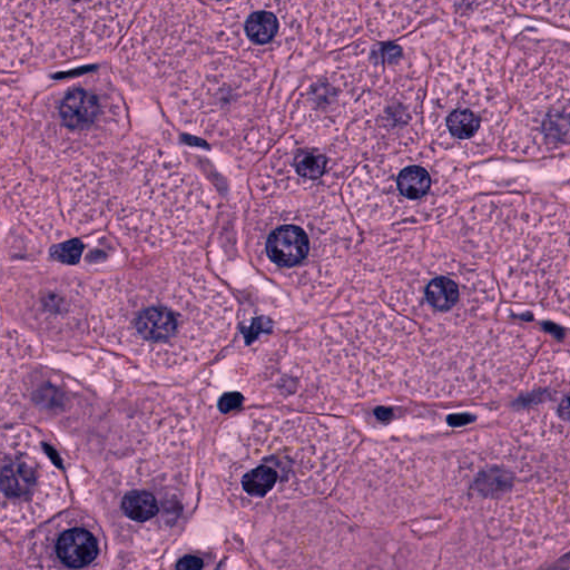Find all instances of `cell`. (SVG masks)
<instances>
[{"label": "cell", "mask_w": 570, "mask_h": 570, "mask_svg": "<svg viewBox=\"0 0 570 570\" xmlns=\"http://www.w3.org/2000/svg\"><path fill=\"white\" fill-rule=\"evenodd\" d=\"M121 278L102 294L105 331L117 345L161 365L183 364L212 348L222 295L199 274Z\"/></svg>", "instance_id": "obj_1"}, {"label": "cell", "mask_w": 570, "mask_h": 570, "mask_svg": "<svg viewBox=\"0 0 570 570\" xmlns=\"http://www.w3.org/2000/svg\"><path fill=\"white\" fill-rule=\"evenodd\" d=\"M145 0H2L1 69L20 71L104 53Z\"/></svg>", "instance_id": "obj_2"}, {"label": "cell", "mask_w": 570, "mask_h": 570, "mask_svg": "<svg viewBox=\"0 0 570 570\" xmlns=\"http://www.w3.org/2000/svg\"><path fill=\"white\" fill-rule=\"evenodd\" d=\"M239 463L247 499L284 501L325 491L347 456L353 435L343 424L307 415H269Z\"/></svg>", "instance_id": "obj_3"}, {"label": "cell", "mask_w": 570, "mask_h": 570, "mask_svg": "<svg viewBox=\"0 0 570 570\" xmlns=\"http://www.w3.org/2000/svg\"><path fill=\"white\" fill-rule=\"evenodd\" d=\"M225 50L222 14L199 0H148L118 48L127 85L164 96L205 56Z\"/></svg>", "instance_id": "obj_4"}, {"label": "cell", "mask_w": 570, "mask_h": 570, "mask_svg": "<svg viewBox=\"0 0 570 570\" xmlns=\"http://www.w3.org/2000/svg\"><path fill=\"white\" fill-rule=\"evenodd\" d=\"M136 214L131 227L145 236L161 240L185 238L198 227L204 216V187L193 174L175 161L148 164L139 173ZM130 222V223H131Z\"/></svg>", "instance_id": "obj_5"}, {"label": "cell", "mask_w": 570, "mask_h": 570, "mask_svg": "<svg viewBox=\"0 0 570 570\" xmlns=\"http://www.w3.org/2000/svg\"><path fill=\"white\" fill-rule=\"evenodd\" d=\"M45 480H58L51 462L39 450H26L2 445L1 455V492L2 510L22 513L28 508V514L33 513L31 507L45 497Z\"/></svg>", "instance_id": "obj_6"}, {"label": "cell", "mask_w": 570, "mask_h": 570, "mask_svg": "<svg viewBox=\"0 0 570 570\" xmlns=\"http://www.w3.org/2000/svg\"><path fill=\"white\" fill-rule=\"evenodd\" d=\"M309 246V237L305 229L295 224H282L268 234L265 252L276 266L291 268L307 258Z\"/></svg>", "instance_id": "obj_7"}, {"label": "cell", "mask_w": 570, "mask_h": 570, "mask_svg": "<svg viewBox=\"0 0 570 570\" xmlns=\"http://www.w3.org/2000/svg\"><path fill=\"white\" fill-rule=\"evenodd\" d=\"M56 553L66 567L82 568L96 559L98 554L97 540L87 529L70 528L58 538Z\"/></svg>", "instance_id": "obj_8"}, {"label": "cell", "mask_w": 570, "mask_h": 570, "mask_svg": "<svg viewBox=\"0 0 570 570\" xmlns=\"http://www.w3.org/2000/svg\"><path fill=\"white\" fill-rule=\"evenodd\" d=\"M424 296L432 309L445 313L458 306L461 299V288L453 278L440 275L428 283Z\"/></svg>", "instance_id": "obj_9"}, {"label": "cell", "mask_w": 570, "mask_h": 570, "mask_svg": "<svg viewBox=\"0 0 570 570\" xmlns=\"http://www.w3.org/2000/svg\"><path fill=\"white\" fill-rule=\"evenodd\" d=\"M432 175L422 165H407L396 176V189L407 200H420L432 188Z\"/></svg>", "instance_id": "obj_10"}, {"label": "cell", "mask_w": 570, "mask_h": 570, "mask_svg": "<svg viewBox=\"0 0 570 570\" xmlns=\"http://www.w3.org/2000/svg\"><path fill=\"white\" fill-rule=\"evenodd\" d=\"M514 2L524 12L570 28V0H514Z\"/></svg>", "instance_id": "obj_11"}, {"label": "cell", "mask_w": 570, "mask_h": 570, "mask_svg": "<svg viewBox=\"0 0 570 570\" xmlns=\"http://www.w3.org/2000/svg\"><path fill=\"white\" fill-rule=\"evenodd\" d=\"M120 508L129 520L144 523L155 518L160 507L150 491L130 490L124 495Z\"/></svg>", "instance_id": "obj_12"}, {"label": "cell", "mask_w": 570, "mask_h": 570, "mask_svg": "<svg viewBox=\"0 0 570 570\" xmlns=\"http://www.w3.org/2000/svg\"><path fill=\"white\" fill-rule=\"evenodd\" d=\"M326 164L324 154L315 149H306L295 157L294 168L301 177L314 180L325 173Z\"/></svg>", "instance_id": "obj_13"}, {"label": "cell", "mask_w": 570, "mask_h": 570, "mask_svg": "<svg viewBox=\"0 0 570 570\" xmlns=\"http://www.w3.org/2000/svg\"><path fill=\"white\" fill-rule=\"evenodd\" d=\"M83 246L78 239H71L63 242L51 247V256L53 259L67 263L76 264L80 261Z\"/></svg>", "instance_id": "obj_14"}, {"label": "cell", "mask_w": 570, "mask_h": 570, "mask_svg": "<svg viewBox=\"0 0 570 570\" xmlns=\"http://www.w3.org/2000/svg\"><path fill=\"white\" fill-rule=\"evenodd\" d=\"M242 400L243 397L239 393H226L219 401V409L224 412H228L238 407Z\"/></svg>", "instance_id": "obj_15"}, {"label": "cell", "mask_w": 570, "mask_h": 570, "mask_svg": "<svg viewBox=\"0 0 570 570\" xmlns=\"http://www.w3.org/2000/svg\"><path fill=\"white\" fill-rule=\"evenodd\" d=\"M203 566L202 559L194 556L184 557L177 563L178 569H200Z\"/></svg>", "instance_id": "obj_16"}, {"label": "cell", "mask_w": 570, "mask_h": 570, "mask_svg": "<svg viewBox=\"0 0 570 570\" xmlns=\"http://www.w3.org/2000/svg\"><path fill=\"white\" fill-rule=\"evenodd\" d=\"M559 414L562 419L570 420V394L562 399L559 405Z\"/></svg>", "instance_id": "obj_17"}, {"label": "cell", "mask_w": 570, "mask_h": 570, "mask_svg": "<svg viewBox=\"0 0 570 570\" xmlns=\"http://www.w3.org/2000/svg\"><path fill=\"white\" fill-rule=\"evenodd\" d=\"M207 1H214V2H217V1H226V0H207Z\"/></svg>", "instance_id": "obj_18"}]
</instances>
